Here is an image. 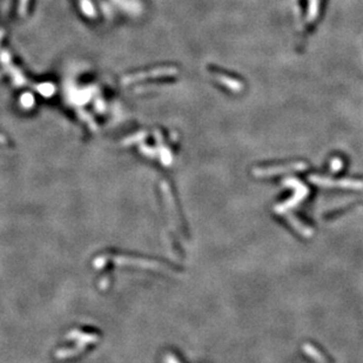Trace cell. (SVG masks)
Returning <instances> with one entry per match:
<instances>
[{
  "label": "cell",
  "mask_w": 363,
  "mask_h": 363,
  "mask_svg": "<svg viewBox=\"0 0 363 363\" xmlns=\"http://www.w3.org/2000/svg\"><path fill=\"white\" fill-rule=\"evenodd\" d=\"M320 12V0H309L308 4V23H313L318 18Z\"/></svg>",
  "instance_id": "cell-1"
}]
</instances>
